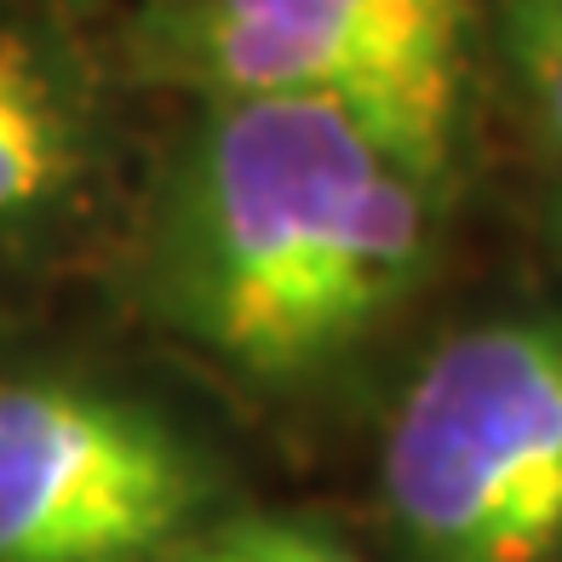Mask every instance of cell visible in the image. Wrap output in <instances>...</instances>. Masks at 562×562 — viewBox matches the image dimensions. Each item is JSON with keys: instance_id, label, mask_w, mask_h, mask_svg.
<instances>
[{"instance_id": "10", "label": "cell", "mask_w": 562, "mask_h": 562, "mask_svg": "<svg viewBox=\"0 0 562 562\" xmlns=\"http://www.w3.org/2000/svg\"><path fill=\"white\" fill-rule=\"evenodd\" d=\"M172 562H195V557H190V551H178V557H172Z\"/></svg>"}, {"instance_id": "7", "label": "cell", "mask_w": 562, "mask_h": 562, "mask_svg": "<svg viewBox=\"0 0 562 562\" xmlns=\"http://www.w3.org/2000/svg\"><path fill=\"white\" fill-rule=\"evenodd\" d=\"M195 562H362L350 546L293 517H229L190 546Z\"/></svg>"}, {"instance_id": "9", "label": "cell", "mask_w": 562, "mask_h": 562, "mask_svg": "<svg viewBox=\"0 0 562 562\" xmlns=\"http://www.w3.org/2000/svg\"><path fill=\"white\" fill-rule=\"evenodd\" d=\"M23 12H46V18H64V12H81V7H98V0H18Z\"/></svg>"}, {"instance_id": "3", "label": "cell", "mask_w": 562, "mask_h": 562, "mask_svg": "<svg viewBox=\"0 0 562 562\" xmlns=\"http://www.w3.org/2000/svg\"><path fill=\"white\" fill-rule=\"evenodd\" d=\"M121 64L190 104L334 98L459 184L482 12L476 0H138Z\"/></svg>"}, {"instance_id": "1", "label": "cell", "mask_w": 562, "mask_h": 562, "mask_svg": "<svg viewBox=\"0 0 562 562\" xmlns=\"http://www.w3.org/2000/svg\"><path fill=\"white\" fill-rule=\"evenodd\" d=\"M453 178L334 98H201L133 224V304L224 385L304 402L442 270Z\"/></svg>"}, {"instance_id": "8", "label": "cell", "mask_w": 562, "mask_h": 562, "mask_svg": "<svg viewBox=\"0 0 562 562\" xmlns=\"http://www.w3.org/2000/svg\"><path fill=\"white\" fill-rule=\"evenodd\" d=\"M546 236H551V252H557V265H562V178H557V184L546 190Z\"/></svg>"}, {"instance_id": "4", "label": "cell", "mask_w": 562, "mask_h": 562, "mask_svg": "<svg viewBox=\"0 0 562 562\" xmlns=\"http://www.w3.org/2000/svg\"><path fill=\"white\" fill-rule=\"evenodd\" d=\"M224 465L184 419L69 368L0 373V562H172Z\"/></svg>"}, {"instance_id": "2", "label": "cell", "mask_w": 562, "mask_h": 562, "mask_svg": "<svg viewBox=\"0 0 562 562\" xmlns=\"http://www.w3.org/2000/svg\"><path fill=\"white\" fill-rule=\"evenodd\" d=\"M373 494L402 562H562V316L453 327L391 407Z\"/></svg>"}, {"instance_id": "6", "label": "cell", "mask_w": 562, "mask_h": 562, "mask_svg": "<svg viewBox=\"0 0 562 562\" xmlns=\"http://www.w3.org/2000/svg\"><path fill=\"white\" fill-rule=\"evenodd\" d=\"M482 75L505 87L562 178V0H476Z\"/></svg>"}, {"instance_id": "5", "label": "cell", "mask_w": 562, "mask_h": 562, "mask_svg": "<svg viewBox=\"0 0 562 562\" xmlns=\"http://www.w3.org/2000/svg\"><path fill=\"white\" fill-rule=\"evenodd\" d=\"M110 75L46 12H0V259L87 207L110 172Z\"/></svg>"}]
</instances>
